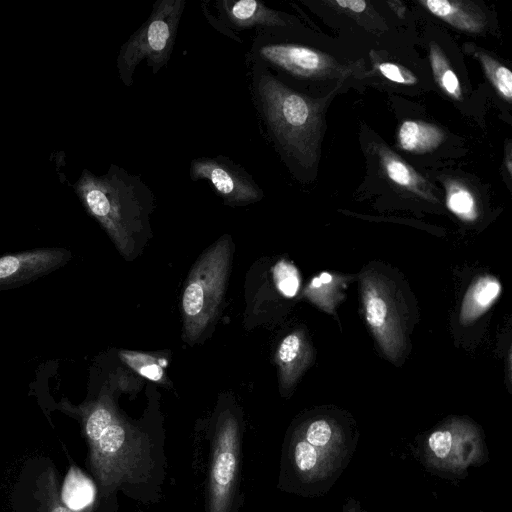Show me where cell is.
Returning <instances> with one entry per match:
<instances>
[{
	"mask_svg": "<svg viewBox=\"0 0 512 512\" xmlns=\"http://www.w3.org/2000/svg\"><path fill=\"white\" fill-rule=\"evenodd\" d=\"M96 487L78 467L72 465L64 480L60 496L73 512L84 511L95 499Z\"/></svg>",
	"mask_w": 512,
	"mask_h": 512,
	"instance_id": "d6986e66",
	"label": "cell"
},
{
	"mask_svg": "<svg viewBox=\"0 0 512 512\" xmlns=\"http://www.w3.org/2000/svg\"><path fill=\"white\" fill-rule=\"evenodd\" d=\"M213 6L216 16L209 10L207 1L201 2L208 22L217 31L239 43L242 41L236 32L291 29L294 26L290 15L272 9L259 0H217Z\"/></svg>",
	"mask_w": 512,
	"mask_h": 512,
	"instance_id": "7c38bea8",
	"label": "cell"
},
{
	"mask_svg": "<svg viewBox=\"0 0 512 512\" xmlns=\"http://www.w3.org/2000/svg\"><path fill=\"white\" fill-rule=\"evenodd\" d=\"M232 241L224 235L193 266L183 290L181 311L185 340L197 342L214 321L230 270Z\"/></svg>",
	"mask_w": 512,
	"mask_h": 512,
	"instance_id": "52a82bcc",
	"label": "cell"
},
{
	"mask_svg": "<svg viewBox=\"0 0 512 512\" xmlns=\"http://www.w3.org/2000/svg\"><path fill=\"white\" fill-rule=\"evenodd\" d=\"M378 70L384 77L399 84L413 85L417 82V77L410 70L395 63H380Z\"/></svg>",
	"mask_w": 512,
	"mask_h": 512,
	"instance_id": "4316f807",
	"label": "cell"
},
{
	"mask_svg": "<svg viewBox=\"0 0 512 512\" xmlns=\"http://www.w3.org/2000/svg\"><path fill=\"white\" fill-rule=\"evenodd\" d=\"M420 3L433 15L459 30L478 33L485 25L484 14L470 2L421 0Z\"/></svg>",
	"mask_w": 512,
	"mask_h": 512,
	"instance_id": "2e32d148",
	"label": "cell"
},
{
	"mask_svg": "<svg viewBox=\"0 0 512 512\" xmlns=\"http://www.w3.org/2000/svg\"><path fill=\"white\" fill-rule=\"evenodd\" d=\"M446 203L447 207L456 216L465 221H474L478 216L476 200L471 191L457 181H447Z\"/></svg>",
	"mask_w": 512,
	"mask_h": 512,
	"instance_id": "603a6c76",
	"label": "cell"
},
{
	"mask_svg": "<svg viewBox=\"0 0 512 512\" xmlns=\"http://www.w3.org/2000/svg\"><path fill=\"white\" fill-rule=\"evenodd\" d=\"M376 151L381 167L391 181L428 201H438L431 185L402 158L383 144L376 145Z\"/></svg>",
	"mask_w": 512,
	"mask_h": 512,
	"instance_id": "9a60e30c",
	"label": "cell"
},
{
	"mask_svg": "<svg viewBox=\"0 0 512 512\" xmlns=\"http://www.w3.org/2000/svg\"><path fill=\"white\" fill-rule=\"evenodd\" d=\"M483 512V511H482Z\"/></svg>",
	"mask_w": 512,
	"mask_h": 512,
	"instance_id": "f546056e",
	"label": "cell"
},
{
	"mask_svg": "<svg viewBox=\"0 0 512 512\" xmlns=\"http://www.w3.org/2000/svg\"><path fill=\"white\" fill-rule=\"evenodd\" d=\"M189 175L193 181H208L224 204L231 207L253 204L264 197L252 175L223 155L193 159Z\"/></svg>",
	"mask_w": 512,
	"mask_h": 512,
	"instance_id": "8fae6325",
	"label": "cell"
},
{
	"mask_svg": "<svg viewBox=\"0 0 512 512\" xmlns=\"http://www.w3.org/2000/svg\"><path fill=\"white\" fill-rule=\"evenodd\" d=\"M444 134L435 125L415 120H406L399 127L397 140L403 150L411 153H427L436 149Z\"/></svg>",
	"mask_w": 512,
	"mask_h": 512,
	"instance_id": "ac0fdd59",
	"label": "cell"
},
{
	"mask_svg": "<svg viewBox=\"0 0 512 512\" xmlns=\"http://www.w3.org/2000/svg\"><path fill=\"white\" fill-rule=\"evenodd\" d=\"M243 423L231 407L220 409L209 437V466L206 486V512H239Z\"/></svg>",
	"mask_w": 512,
	"mask_h": 512,
	"instance_id": "8992f818",
	"label": "cell"
},
{
	"mask_svg": "<svg viewBox=\"0 0 512 512\" xmlns=\"http://www.w3.org/2000/svg\"><path fill=\"white\" fill-rule=\"evenodd\" d=\"M501 292L500 282L490 276L478 277L468 288L460 311V322L468 325L485 313Z\"/></svg>",
	"mask_w": 512,
	"mask_h": 512,
	"instance_id": "e0dca14e",
	"label": "cell"
},
{
	"mask_svg": "<svg viewBox=\"0 0 512 512\" xmlns=\"http://www.w3.org/2000/svg\"><path fill=\"white\" fill-rule=\"evenodd\" d=\"M358 440L355 423L344 414L321 410L296 419L282 444L277 488L324 496L352 461Z\"/></svg>",
	"mask_w": 512,
	"mask_h": 512,
	"instance_id": "7a4b0ae2",
	"label": "cell"
},
{
	"mask_svg": "<svg viewBox=\"0 0 512 512\" xmlns=\"http://www.w3.org/2000/svg\"><path fill=\"white\" fill-rule=\"evenodd\" d=\"M71 258L63 248H41L0 257V290L26 284L63 266Z\"/></svg>",
	"mask_w": 512,
	"mask_h": 512,
	"instance_id": "4fadbf2b",
	"label": "cell"
},
{
	"mask_svg": "<svg viewBox=\"0 0 512 512\" xmlns=\"http://www.w3.org/2000/svg\"><path fill=\"white\" fill-rule=\"evenodd\" d=\"M185 0H158L148 19L120 47L116 68L127 88L133 85L135 69L145 60L153 74L171 58Z\"/></svg>",
	"mask_w": 512,
	"mask_h": 512,
	"instance_id": "9c48e42d",
	"label": "cell"
},
{
	"mask_svg": "<svg viewBox=\"0 0 512 512\" xmlns=\"http://www.w3.org/2000/svg\"><path fill=\"white\" fill-rule=\"evenodd\" d=\"M275 281L279 290L287 297H293L300 286V279L296 268L282 261L274 270Z\"/></svg>",
	"mask_w": 512,
	"mask_h": 512,
	"instance_id": "484cf974",
	"label": "cell"
},
{
	"mask_svg": "<svg viewBox=\"0 0 512 512\" xmlns=\"http://www.w3.org/2000/svg\"><path fill=\"white\" fill-rule=\"evenodd\" d=\"M414 456L431 474L448 480L464 479L471 467L489 461L480 426L467 417H449L417 437Z\"/></svg>",
	"mask_w": 512,
	"mask_h": 512,
	"instance_id": "5b68a950",
	"label": "cell"
},
{
	"mask_svg": "<svg viewBox=\"0 0 512 512\" xmlns=\"http://www.w3.org/2000/svg\"><path fill=\"white\" fill-rule=\"evenodd\" d=\"M429 59L438 86L451 98L461 100L462 90L458 77L446 55L435 42L430 43Z\"/></svg>",
	"mask_w": 512,
	"mask_h": 512,
	"instance_id": "44dd1931",
	"label": "cell"
},
{
	"mask_svg": "<svg viewBox=\"0 0 512 512\" xmlns=\"http://www.w3.org/2000/svg\"><path fill=\"white\" fill-rule=\"evenodd\" d=\"M312 359V348L302 331H294L280 342L275 361L284 392L293 388Z\"/></svg>",
	"mask_w": 512,
	"mask_h": 512,
	"instance_id": "5bb4252c",
	"label": "cell"
},
{
	"mask_svg": "<svg viewBox=\"0 0 512 512\" xmlns=\"http://www.w3.org/2000/svg\"><path fill=\"white\" fill-rule=\"evenodd\" d=\"M120 359L141 376L161 384L167 382L162 363L156 357L136 351L121 350Z\"/></svg>",
	"mask_w": 512,
	"mask_h": 512,
	"instance_id": "cb8c5ba5",
	"label": "cell"
},
{
	"mask_svg": "<svg viewBox=\"0 0 512 512\" xmlns=\"http://www.w3.org/2000/svg\"><path fill=\"white\" fill-rule=\"evenodd\" d=\"M344 278L322 272L312 279L306 288V296L323 310L332 313L336 304L343 298Z\"/></svg>",
	"mask_w": 512,
	"mask_h": 512,
	"instance_id": "ffe728a7",
	"label": "cell"
},
{
	"mask_svg": "<svg viewBox=\"0 0 512 512\" xmlns=\"http://www.w3.org/2000/svg\"><path fill=\"white\" fill-rule=\"evenodd\" d=\"M471 50L475 57L480 61L486 77L493 85L498 94L506 101L511 102L512 99V73L511 71L494 59L486 52L477 49Z\"/></svg>",
	"mask_w": 512,
	"mask_h": 512,
	"instance_id": "7402d4cb",
	"label": "cell"
},
{
	"mask_svg": "<svg viewBox=\"0 0 512 512\" xmlns=\"http://www.w3.org/2000/svg\"><path fill=\"white\" fill-rule=\"evenodd\" d=\"M72 188L118 251L131 258L150 233L149 217L155 205L149 186L139 175L111 164L102 175L83 169Z\"/></svg>",
	"mask_w": 512,
	"mask_h": 512,
	"instance_id": "277c9868",
	"label": "cell"
},
{
	"mask_svg": "<svg viewBox=\"0 0 512 512\" xmlns=\"http://www.w3.org/2000/svg\"><path fill=\"white\" fill-rule=\"evenodd\" d=\"M37 484L47 512H73L61 499L57 475L52 468H47L41 474Z\"/></svg>",
	"mask_w": 512,
	"mask_h": 512,
	"instance_id": "d4e9b609",
	"label": "cell"
},
{
	"mask_svg": "<svg viewBox=\"0 0 512 512\" xmlns=\"http://www.w3.org/2000/svg\"><path fill=\"white\" fill-rule=\"evenodd\" d=\"M62 408L80 419L89 469L102 498L121 492L144 505L160 501L167 460L164 430L156 419H129L107 394L79 407Z\"/></svg>",
	"mask_w": 512,
	"mask_h": 512,
	"instance_id": "6da1fadb",
	"label": "cell"
},
{
	"mask_svg": "<svg viewBox=\"0 0 512 512\" xmlns=\"http://www.w3.org/2000/svg\"><path fill=\"white\" fill-rule=\"evenodd\" d=\"M361 290L366 321L386 356L396 360L405 343L400 299L387 279L370 271L361 276Z\"/></svg>",
	"mask_w": 512,
	"mask_h": 512,
	"instance_id": "30bf717a",
	"label": "cell"
},
{
	"mask_svg": "<svg viewBox=\"0 0 512 512\" xmlns=\"http://www.w3.org/2000/svg\"><path fill=\"white\" fill-rule=\"evenodd\" d=\"M247 65L252 101L269 140L293 172L312 169L322 128L319 102L267 69Z\"/></svg>",
	"mask_w": 512,
	"mask_h": 512,
	"instance_id": "3957f363",
	"label": "cell"
},
{
	"mask_svg": "<svg viewBox=\"0 0 512 512\" xmlns=\"http://www.w3.org/2000/svg\"><path fill=\"white\" fill-rule=\"evenodd\" d=\"M342 512H367L361 503L353 498L347 497L342 505Z\"/></svg>",
	"mask_w": 512,
	"mask_h": 512,
	"instance_id": "f1b7e54d",
	"label": "cell"
},
{
	"mask_svg": "<svg viewBox=\"0 0 512 512\" xmlns=\"http://www.w3.org/2000/svg\"><path fill=\"white\" fill-rule=\"evenodd\" d=\"M331 3L353 13H361L367 7V2L364 0H336Z\"/></svg>",
	"mask_w": 512,
	"mask_h": 512,
	"instance_id": "83f0119b",
	"label": "cell"
},
{
	"mask_svg": "<svg viewBox=\"0 0 512 512\" xmlns=\"http://www.w3.org/2000/svg\"><path fill=\"white\" fill-rule=\"evenodd\" d=\"M246 61L276 77L284 75L302 81L346 78L353 71L322 51L290 40L285 29L256 31Z\"/></svg>",
	"mask_w": 512,
	"mask_h": 512,
	"instance_id": "ba28073f",
	"label": "cell"
}]
</instances>
